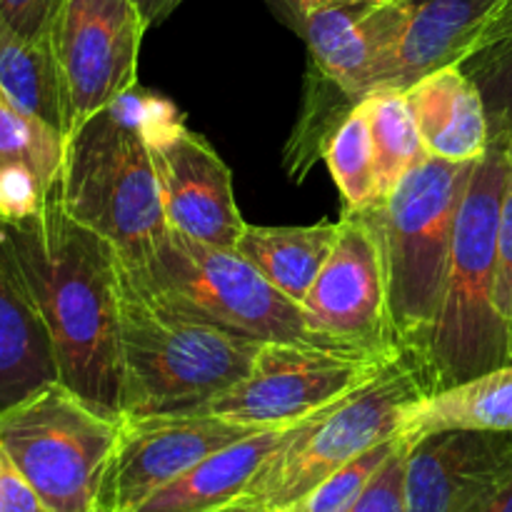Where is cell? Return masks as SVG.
<instances>
[{
    "label": "cell",
    "instance_id": "1",
    "mask_svg": "<svg viewBox=\"0 0 512 512\" xmlns=\"http://www.w3.org/2000/svg\"><path fill=\"white\" fill-rule=\"evenodd\" d=\"M0 255L33 303L58 380L120 418L123 268L113 245L65 213L58 188L35 215L0 220Z\"/></svg>",
    "mask_w": 512,
    "mask_h": 512
},
{
    "label": "cell",
    "instance_id": "2",
    "mask_svg": "<svg viewBox=\"0 0 512 512\" xmlns=\"http://www.w3.org/2000/svg\"><path fill=\"white\" fill-rule=\"evenodd\" d=\"M158 98L138 83L65 138L60 203L108 240L123 265L145 263L170 233L148 143Z\"/></svg>",
    "mask_w": 512,
    "mask_h": 512
},
{
    "label": "cell",
    "instance_id": "3",
    "mask_svg": "<svg viewBox=\"0 0 512 512\" xmlns=\"http://www.w3.org/2000/svg\"><path fill=\"white\" fill-rule=\"evenodd\" d=\"M505 180L508 140H490L488 153L475 163L460 200L443 300L420 360L430 393L512 360L508 330L495 308L498 223Z\"/></svg>",
    "mask_w": 512,
    "mask_h": 512
},
{
    "label": "cell",
    "instance_id": "4",
    "mask_svg": "<svg viewBox=\"0 0 512 512\" xmlns=\"http://www.w3.org/2000/svg\"><path fill=\"white\" fill-rule=\"evenodd\" d=\"M260 348L263 340L178 313L123 275L120 418L200 410L250 373Z\"/></svg>",
    "mask_w": 512,
    "mask_h": 512
},
{
    "label": "cell",
    "instance_id": "5",
    "mask_svg": "<svg viewBox=\"0 0 512 512\" xmlns=\"http://www.w3.org/2000/svg\"><path fill=\"white\" fill-rule=\"evenodd\" d=\"M475 163L425 158L383 203L363 213L388 278L390 323L400 350L423 360L443 300L455 220Z\"/></svg>",
    "mask_w": 512,
    "mask_h": 512
},
{
    "label": "cell",
    "instance_id": "6",
    "mask_svg": "<svg viewBox=\"0 0 512 512\" xmlns=\"http://www.w3.org/2000/svg\"><path fill=\"white\" fill-rule=\"evenodd\" d=\"M123 275L158 303L233 333L263 343L345 350L320 338L305 320L303 305L280 293L233 248H215L170 230L145 263L123 265Z\"/></svg>",
    "mask_w": 512,
    "mask_h": 512
},
{
    "label": "cell",
    "instance_id": "7",
    "mask_svg": "<svg viewBox=\"0 0 512 512\" xmlns=\"http://www.w3.org/2000/svg\"><path fill=\"white\" fill-rule=\"evenodd\" d=\"M425 393L430 383L420 360L413 355L393 360L343 400L295 425L238 503L270 512L293 508L358 455L400 435L410 405Z\"/></svg>",
    "mask_w": 512,
    "mask_h": 512
},
{
    "label": "cell",
    "instance_id": "8",
    "mask_svg": "<svg viewBox=\"0 0 512 512\" xmlns=\"http://www.w3.org/2000/svg\"><path fill=\"white\" fill-rule=\"evenodd\" d=\"M120 423L50 380L0 408V445L50 510L100 512Z\"/></svg>",
    "mask_w": 512,
    "mask_h": 512
},
{
    "label": "cell",
    "instance_id": "9",
    "mask_svg": "<svg viewBox=\"0 0 512 512\" xmlns=\"http://www.w3.org/2000/svg\"><path fill=\"white\" fill-rule=\"evenodd\" d=\"M398 358L403 355L263 343L250 373L200 410L255 430L290 428L343 400Z\"/></svg>",
    "mask_w": 512,
    "mask_h": 512
},
{
    "label": "cell",
    "instance_id": "10",
    "mask_svg": "<svg viewBox=\"0 0 512 512\" xmlns=\"http://www.w3.org/2000/svg\"><path fill=\"white\" fill-rule=\"evenodd\" d=\"M145 30L133 0H63L50 40L63 80L65 138L138 85Z\"/></svg>",
    "mask_w": 512,
    "mask_h": 512
},
{
    "label": "cell",
    "instance_id": "11",
    "mask_svg": "<svg viewBox=\"0 0 512 512\" xmlns=\"http://www.w3.org/2000/svg\"><path fill=\"white\" fill-rule=\"evenodd\" d=\"M300 305L310 328L335 348L405 355L390 323L383 253L363 213L343 210L338 243Z\"/></svg>",
    "mask_w": 512,
    "mask_h": 512
},
{
    "label": "cell",
    "instance_id": "12",
    "mask_svg": "<svg viewBox=\"0 0 512 512\" xmlns=\"http://www.w3.org/2000/svg\"><path fill=\"white\" fill-rule=\"evenodd\" d=\"M148 143L170 230L235 250L248 223L235 200L233 173L213 145L193 133L165 98L155 103Z\"/></svg>",
    "mask_w": 512,
    "mask_h": 512
},
{
    "label": "cell",
    "instance_id": "13",
    "mask_svg": "<svg viewBox=\"0 0 512 512\" xmlns=\"http://www.w3.org/2000/svg\"><path fill=\"white\" fill-rule=\"evenodd\" d=\"M253 433L255 428L203 410L123 418L100 510L135 512L150 495L188 473L200 460Z\"/></svg>",
    "mask_w": 512,
    "mask_h": 512
},
{
    "label": "cell",
    "instance_id": "14",
    "mask_svg": "<svg viewBox=\"0 0 512 512\" xmlns=\"http://www.w3.org/2000/svg\"><path fill=\"white\" fill-rule=\"evenodd\" d=\"M318 78L358 105L365 95L388 88L405 15L398 0H345L295 15Z\"/></svg>",
    "mask_w": 512,
    "mask_h": 512
},
{
    "label": "cell",
    "instance_id": "15",
    "mask_svg": "<svg viewBox=\"0 0 512 512\" xmlns=\"http://www.w3.org/2000/svg\"><path fill=\"white\" fill-rule=\"evenodd\" d=\"M512 478V433L438 430L410 440L405 510L473 512Z\"/></svg>",
    "mask_w": 512,
    "mask_h": 512
},
{
    "label": "cell",
    "instance_id": "16",
    "mask_svg": "<svg viewBox=\"0 0 512 512\" xmlns=\"http://www.w3.org/2000/svg\"><path fill=\"white\" fill-rule=\"evenodd\" d=\"M405 15L388 88L408 90L445 65H458L483 38L505 0H398Z\"/></svg>",
    "mask_w": 512,
    "mask_h": 512
},
{
    "label": "cell",
    "instance_id": "17",
    "mask_svg": "<svg viewBox=\"0 0 512 512\" xmlns=\"http://www.w3.org/2000/svg\"><path fill=\"white\" fill-rule=\"evenodd\" d=\"M405 95L430 158L478 163L488 153L490 125L483 95L460 65L423 75Z\"/></svg>",
    "mask_w": 512,
    "mask_h": 512
},
{
    "label": "cell",
    "instance_id": "18",
    "mask_svg": "<svg viewBox=\"0 0 512 512\" xmlns=\"http://www.w3.org/2000/svg\"><path fill=\"white\" fill-rule=\"evenodd\" d=\"M63 158V133L0 98V220L38 213L58 188Z\"/></svg>",
    "mask_w": 512,
    "mask_h": 512
},
{
    "label": "cell",
    "instance_id": "19",
    "mask_svg": "<svg viewBox=\"0 0 512 512\" xmlns=\"http://www.w3.org/2000/svg\"><path fill=\"white\" fill-rule=\"evenodd\" d=\"M290 428H263L200 460L150 495L135 512H225L245 495L258 470L290 438Z\"/></svg>",
    "mask_w": 512,
    "mask_h": 512
},
{
    "label": "cell",
    "instance_id": "20",
    "mask_svg": "<svg viewBox=\"0 0 512 512\" xmlns=\"http://www.w3.org/2000/svg\"><path fill=\"white\" fill-rule=\"evenodd\" d=\"M438 430L512 433V360L410 405L400 435L418 440Z\"/></svg>",
    "mask_w": 512,
    "mask_h": 512
},
{
    "label": "cell",
    "instance_id": "21",
    "mask_svg": "<svg viewBox=\"0 0 512 512\" xmlns=\"http://www.w3.org/2000/svg\"><path fill=\"white\" fill-rule=\"evenodd\" d=\"M338 235L340 218L290 228L245 225L235 250L280 293L295 303H303L323 265L328 263Z\"/></svg>",
    "mask_w": 512,
    "mask_h": 512
},
{
    "label": "cell",
    "instance_id": "22",
    "mask_svg": "<svg viewBox=\"0 0 512 512\" xmlns=\"http://www.w3.org/2000/svg\"><path fill=\"white\" fill-rule=\"evenodd\" d=\"M58 380L48 333L0 255V408Z\"/></svg>",
    "mask_w": 512,
    "mask_h": 512
},
{
    "label": "cell",
    "instance_id": "23",
    "mask_svg": "<svg viewBox=\"0 0 512 512\" xmlns=\"http://www.w3.org/2000/svg\"><path fill=\"white\" fill-rule=\"evenodd\" d=\"M0 98L23 115L68 133L53 40H28L0 23Z\"/></svg>",
    "mask_w": 512,
    "mask_h": 512
},
{
    "label": "cell",
    "instance_id": "24",
    "mask_svg": "<svg viewBox=\"0 0 512 512\" xmlns=\"http://www.w3.org/2000/svg\"><path fill=\"white\" fill-rule=\"evenodd\" d=\"M363 103L368 110L380 203H383L393 193L395 185L430 155L425 150L423 138H420L418 123H415L405 90L378 88L365 95Z\"/></svg>",
    "mask_w": 512,
    "mask_h": 512
},
{
    "label": "cell",
    "instance_id": "25",
    "mask_svg": "<svg viewBox=\"0 0 512 512\" xmlns=\"http://www.w3.org/2000/svg\"><path fill=\"white\" fill-rule=\"evenodd\" d=\"M320 153L343 195L345 210H368L380 203L373 135L363 100L340 118Z\"/></svg>",
    "mask_w": 512,
    "mask_h": 512
},
{
    "label": "cell",
    "instance_id": "26",
    "mask_svg": "<svg viewBox=\"0 0 512 512\" xmlns=\"http://www.w3.org/2000/svg\"><path fill=\"white\" fill-rule=\"evenodd\" d=\"M463 73L478 85L488 113L490 140L512 138V35L478 45L460 60Z\"/></svg>",
    "mask_w": 512,
    "mask_h": 512
},
{
    "label": "cell",
    "instance_id": "27",
    "mask_svg": "<svg viewBox=\"0 0 512 512\" xmlns=\"http://www.w3.org/2000/svg\"><path fill=\"white\" fill-rule=\"evenodd\" d=\"M398 438L400 435H395V438L375 445L368 453L358 455L353 463H348L338 473L330 475L328 480H323L300 503L280 512H350L355 508V503H358L360 495H363V490L368 488L370 480H373V475L380 470V465L393 453Z\"/></svg>",
    "mask_w": 512,
    "mask_h": 512
},
{
    "label": "cell",
    "instance_id": "28",
    "mask_svg": "<svg viewBox=\"0 0 512 512\" xmlns=\"http://www.w3.org/2000/svg\"><path fill=\"white\" fill-rule=\"evenodd\" d=\"M410 440L400 435L393 453L388 455L368 488L358 498L350 512H408L405 510V460H408Z\"/></svg>",
    "mask_w": 512,
    "mask_h": 512
},
{
    "label": "cell",
    "instance_id": "29",
    "mask_svg": "<svg viewBox=\"0 0 512 512\" xmlns=\"http://www.w3.org/2000/svg\"><path fill=\"white\" fill-rule=\"evenodd\" d=\"M495 308L512 343V138L508 140V180L498 223V265H495Z\"/></svg>",
    "mask_w": 512,
    "mask_h": 512
},
{
    "label": "cell",
    "instance_id": "30",
    "mask_svg": "<svg viewBox=\"0 0 512 512\" xmlns=\"http://www.w3.org/2000/svg\"><path fill=\"white\" fill-rule=\"evenodd\" d=\"M60 5L63 0H0V23L20 38H50Z\"/></svg>",
    "mask_w": 512,
    "mask_h": 512
},
{
    "label": "cell",
    "instance_id": "31",
    "mask_svg": "<svg viewBox=\"0 0 512 512\" xmlns=\"http://www.w3.org/2000/svg\"><path fill=\"white\" fill-rule=\"evenodd\" d=\"M0 512H53L0 445Z\"/></svg>",
    "mask_w": 512,
    "mask_h": 512
},
{
    "label": "cell",
    "instance_id": "32",
    "mask_svg": "<svg viewBox=\"0 0 512 512\" xmlns=\"http://www.w3.org/2000/svg\"><path fill=\"white\" fill-rule=\"evenodd\" d=\"M505 35H512V0H505V3L500 5V10L495 13V18L490 20V25L485 28L483 38H480L478 45L490 43V40L505 38ZM478 45H475V48H478Z\"/></svg>",
    "mask_w": 512,
    "mask_h": 512
},
{
    "label": "cell",
    "instance_id": "33",
    "mask_svg": "<svg viewBox=\"0 0 512 512\" xmlns=\"http://www.w3.org/2000/svg\"><path fill=\"white\" fill-rule=\"evenodd\" d=\"M135 5H138L140 15H143V23L145 28H150V25L160 23V20L168 18L170 13H173L175 8H178L183 0H133Z\"/></svg>",
    "mask_w": 512,
    "mask_h": 512
},
{
    "label": "cell",
    "instance_id": "34",
    "mask_svg": "<svg viewBox=\"0 0 512 512\" xmlns=\"http://www.w3.org/2000/svg\"><path fill=\"white\" fill-rule=\"evenodd\" d=\"M473 512H512V478Z\"/></svg>",
    "mask_w": 512,
    "mask_h": 512
},
{
    "label": "cell",
    "instance_id": "35",
    "mask_svg": "<svg viewBox=\"0 0 512 512\" xmlns=\"http://www.w3.org/2000/svg\"><path fill=\"white\" fill-rule=\"evenodd\" d=\"M328 3H335V0H298V8L293 10V18L300 13V10L318 8V5H328Z\"/></svg>",
    "mask_w": 512,
    "mask_h": 512
},
{
    "label": "cell",
    "instance_id": "36",
    "mask_svg": "<svg viewBox=\"0 0 512 512\" xmlns=\"http://www.w3.org/2000/svg\"><path fill=\"white\" fill-rule=\"evenodd\" d=\"M225 512H270V510L260 508V505H250V503H235V505H230V508L225 510Z\"/></svg>",
    "mask_w": 512,
    "mask_h": 512
},
{
    "label": "cell",
    "instance_id": "37",
    "mask_svg": "<svg viewBox=\"0 0 512 512\" xmlns=\"http://www.w3.org/2000/svg\"><path fill=\"white\" fill-rule=\"evenodd\" d=\"M278 3H280V5H283V8H285V10H288V13H290V15H293V10H295V8H298V0H278Z\"/></svg>",
    "mask_w": 512,
    "mask_h": 512
},
{
    "label": "cell",
    "instance_id": "38",
    "mask_svg": "<svg viewBox=\"0 0 512 512\" xmlns=\"http://www.w3.org/2000/svg\"><path fill=\"white\" fill-rule=\"evenodd\" d=\"M335 3H345V0H335Z\"/></svg>",
    "mask_w": 512,
    "mask_h": 512
},
{
    "label": "cell",
    "instance_id": "39",
    "mask_svg": "<svg viewBox=\"0 0 512 512\" xmlns=\"http://www.w3.org/2000/svg\"><path fill=\"white\" fill-rule=\"evenodd\" d=\"M100 512H103V510H100Z\"/></svg>",
    "mask_w": 512,
    "mask_h": 512
}]
</instances>
